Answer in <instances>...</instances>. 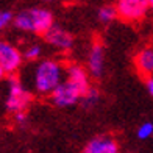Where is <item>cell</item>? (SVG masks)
Wrapping results in <instances>:
<instances>
[{
	"label": "cell",
	"mask_w": 153,
	"mask_h": 153,
	"mask_svg": "<svg viewBox=\"0 0 153 153\" xmlns=\"http://www.w3.org/2000/svg\"><path fill=\"white\" fill-rule=\"evenodd\" d=\"M25 88L34 95L48 97L66 80V66L56 59H39L22 71L19 75Z\"/></svg>",
	"instance_id": "cell-1"
},
{
	"label": "cell",
	"mask_w": 153,
	"mask_h": 153,
	"mask_svg": "<svg viewBox=\"0 0 153 153\" xmlns=\"http://www.w3.org/2000/svg\"><path fill=\"white\" fill-rule=\"evenodd\" d=\"M89 72L86 67H83L76 62H71L66 66V80L61 83V86L50 95V102L58 108H71L81 102V97L85 95L89 88Z\"/></svg>",
	"instance_id": "cell-2"
},
{
	"label": "cell",
	"mask_w": 153,
	"mask_h": 153,
	"mask_svg": "<svg viewBox=\"0 0 153 153\" xmlns=\"http://www.w3.org/2000/svg\"><path fill=\"white\" fill-rule=\"evenodd\" d=\"M13 24L20 31L41 34V36H44L55 25L52 11H48L45 8H39V6H33V8L19 11L14 16Z\"/></svg>",
	"instance_id": "cell-3"
},
{
	"label": "cell",
	"mask_w": 153,
	"mask_h": 153,
	"mask_svg": "<svg viewBox=\"0 0 153 153\" xmlns=\"http://www.w3.org/2000/svg\"><path fill=\"white\" fill-rule=\"evenodd\" d=\"M33 102V94L25 88L19 76H8L5 81V111L14 116L17 113H27Z\"/></svg>",
	"instance_id": "cell-4"
},
{
	"label": "cell",
	"mask_w": 153,
	"mask_h": 153,
	"mask_svg": "<svg viewBox=\"0 0 153 153\" xmlns=\"http://www.w3.org/2000/svg\"><path fill=\"white\" fill-rule=\"evenodd\" d=\"M22 52L8 41L0 39V66L3 67L6 76H16V74L22 69Z\"/></svg>",
	"instance_id": "cell-5"
},
{
	"label": "cell",
	"mask_w": 153,
	"mask_h": 153,
	"mask_svg": "<svg viewBox=\"0 0 153 153\" xmlns=\"http://www.w3.org/2000/svg\"><path fill=\"white\" fill-rule=\"evenodd\" d=\"M119 17L128 22H136L142 19L149 11V0H119L116 5Z\"/></svg>",
	"instance_id": "cell-6"
},
{
	"label": "cell",
	"mask_w": 153,
	"mask_h": 153,
	"mask_svg": "<svg viewBox=\"0 0 153 153\" xmlns=\"http://www.w3.org/2000/svg\"><path fill=\"white\" fill-rule=\"evenodd\" d=\"M44 41L53 48H56L59 52H69L72 50V47L75 44L74 41V36L67 30H64L62 27L55 24L50 30H48L45 34H44Z\"/></svg>",
	"instance_id": "cell-7"
},
{
	"label": "cell",
	"mask_w": 153,
	"mask_h": 153,
	"mask_svg": "<svg viewBox=\"0 0 153 153\" xmlns=\"http://www.w3.org/2000/svg\"><path fill=\"white\" fill-rule=\"evenodd\" d=\"M86 69L92 78H102L103 72H105V48L100 41L92 42L91 48H89Z\"/></svg>",
	"instance_id": "cell-8"
},
{
	"label": "cell",
	"mask_w": 153,
	"mask_h": 153,
	"mask_svg": "<svg viewBox=\"0 0 153 153\" xmlns=\"http://www.w3.org/2000/svg\"><path fill=\"white\" fill-rule=\"evenodd\" d=\"M81 153H120L119 142L109 134H99L89 139Z\"/></svg>",
	"instance_id": "cell-9"
},
{
	"label": "cell",
	"mask_w": 153,
	"mask_h": 153,
	"mask_svg": "<svg viewBox=\"0 0 153 153\" xmlns=\"http://www.w3.org/2000/svg\"><path fill=\"white\" fill-rule=\"evenodd\" d=\"M134 66L145 80L153 78V47H144L134 55Z\"/></svg>",
	"instance_id": "cell-10"
},
{
	"label": "cell",
	"mask_w": 153,
	"mask_h": 153,
	"mask_svg": "<svg viewBox=\"0 0 153 153\" xmlns=\"http://www.w3.org/2000/svg\"><path fill=\"white\" fill-rule=\"evenodd\" d=\"M99 102H100V91L95 86H91L89 91L81 97L80 105L85 109H89V108H94L95 105H99Z\"/></svg>",
	"instance_id": "cell-11"
},
{
	"label": "cell",
	"mask_w": 153,
	"mask_h": 153,
	"mask_svg": "<svg viewBox=\"0 0 153 153\" xmlns=\"http://www.w3.org/2000/svg\"><path fill=\"white\" fill-rule=\"evenodd\" d=\"M97 17L102 24H111L116 17H119V13H117V8L114 5H105L99 10Z\"/></svg>",
	"instance_id": "cell-12"
},
{
	"label": "cell",
	"mask_w": 153,
	"mask_h": 153,
	"mask_svg": "<svg viewBox=\"0 0 153 153\" xmlns=\"http://www.w3.org/2000/svg\"><path fill=\"white\" fill-rule=\"evenodd\" d=\"M24 61L27 62H36L41 59V56H42V45L41 44H30L27 45L24 48Z\"/></svg>",
	"instance_id": "cell-13"
},
{
	"label": "cell",
	"mask_w": 153,
	"mask_h": 153,
	"mask_svg": "<svg viewBox=\"0 0 153 153\" xmlns=\"http://www.w3.org/2000/svg\"><path fill=\"white\" fill-rule=\"evenodd\" d=\"M153 136V122H144L136 130V137L139 141H147Z\"/></svg>",
	"instance_id": "cell-14"
},
{
	"label": "cell",
	"mask_w": 153,
	"mask_h": 153,
	"mask_svg": "<svg viewBox=\"0 0 153 153\" xmlns=\"http://www.w3.org/2000/svg\"><path fill=\"white\" fill-rule=\"evenodd\" d=\"M13 20H14V16L11 11H0V31L5 30Z\"/></svg>",
	"instance_id": "cell-15"
},
{
	"label": "cell",
	"mask_w": 153,
	"mask_h": 153,
	"mask_svg": "<svg viewBox=\"0 0 153 153\" xmlns=\"http://www.w3.org/2000/svg\"><path fill=\"white\" fill-rule=\"evenodd\" d=\"M13 120H14L16 125H19V127H25L27 122H28V116H27V113H17L13 116Z\"/></svg>",
	"instance_id": "cell-16"
},
{
	"label": "cell",
	"mask_w": 153,
	"mask_h": 153,
	"mask_svg": "<svg viewBox=\"0 0 153 153\" xmlns=\"http://www.w3.org/2000/svg\"><path fill=\"white\" fill-rule=\"evenodd\" d=\"M145 83H147V91H149V92H150V95L153 97V78L145 80Z\"/></svg>",
	"instance_id": "cell-17"
},
{
	"label": "cell",
	"mask_w": 153,
	"mask_h": 153,
	"mask_svg": "<svg viewBox=\"0 0 153 153\" xmlns=\"http://www.w3.org/2000/svg\"><path fill=\"white\" fill-rule=\"evenodd\" d=\"M5 76H6V74H5V71H3V67L0 66V83L5 81Z\"/></svg>",
	"instance_id": "cell-18"
},
{
	"label": "cell",
	"mask_w": 153,
	"mask_h": 153,
	"mask_svg": "<svg viewBox=\"0 0 153 153\" xmlns=\"http://www.w3.org/2000/svg\"><path fill=\"white\" fill-rule=\"evenodd\" d=\"M149 5H150V8H153V0H149Z\"/></svg>",
	"instance_id": "cell-19"
},
{
	"label": "cell",
	"mask_w": 153,
	"mask_h": 153,
	"mask_svg": "<svg viewBox=\"0 0 153 153\" xmlns=\"http://www.w3.org/2000/svg\"><path fill=\"white\" fill-rule=\"evenodd\" d=\"M42 2H52V0H42Z\"/></svg>",
	"instance_id": "cell-20"
}]
</instances>
